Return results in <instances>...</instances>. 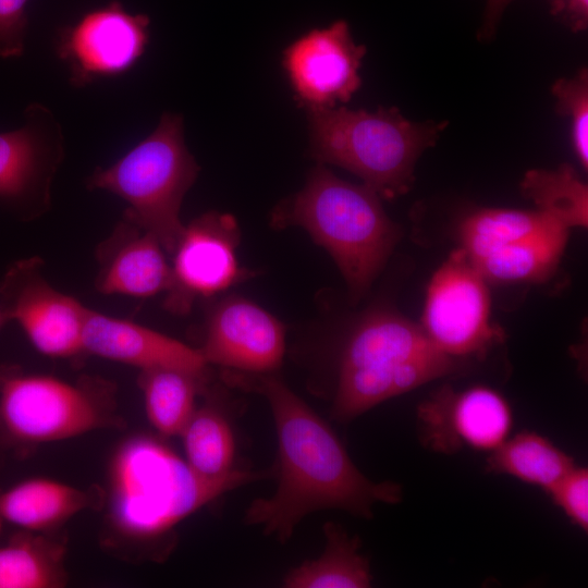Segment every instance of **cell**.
Returning a JSON list of instances; mask_svg holds the SVG:
<instances>
[{"mask_svg": "<svg viewBox=\"0 0 588 588\" xmlns=\"http://www.w3.org/2000/svg\"><path fill=\"white\" fill-rule=\"evenodd\" d=\"M255 390L268 401L278 438L277 488L248 505L244 523L286 542L307 515L342 510L363 518L376 503L396 504L402 487L375 482L354 464L331 429L298 395L272 373L256 375Z\"/></svg>", "mask_w": 588, "mask_h": 588, "instance_id": "6da1fadb", "label": "cell"}, {"mask_svg": "<svg viewBox=\"0 0 588 588\" xmlns=\"http://www.w3.org/2000/svg\"><path fill=\"white\" fill-rule=\"evenodd\" d=\"M34 256L14 261L0 282V307L32 345L51 358H74L84 352L83 333L89 308L56 289Z\"/></svg>", "mask_w": 588, "mask_h": 588, "instance_id": "9c48e42d", "label": "cell"}, {"mask_svg": "<svg viewBox=\"0 0 588 588\" xmlns=\"http://www.w3.org/2000/svg\"><path fill=\"white\" fill-rule=\"evenodd\" d=\"M238 232L234 218L216 211L204 213L187 225L171 255L172 283L164 306L186 314L197 297L226 290L242 275L235 248Z\"/></svg>", "mask_w": 588, "mask_h": 588, "instance_id": "4fadbf2b", "label": "cell"}, {"mask_svg": "<svg viewBox=\"0 0 588 588\" xmlns=\"http://www.w3.org/2000/svg\"><path fill=\"white\" fill-rule=\"evenodd\" d=\"M91 501V493L65 482L27 478L0 492V519L21 530L50 534Z\"/></svg>", "mask_w": 588, "mask_h": 588, "instance_id": "ac0fdd59", "label": "cell"}, {"mask_svg": "<svg viewBox=\"0 0 588 588\" xmlns=\"http://www.w3.org/2000/svg\"><path fill=\"white\" fill-rule=\"evenodd\" d=\"M471 365L437 347L420 323L390 309H375L355 326L342 348L331 415L350 421L391 397L463 373Z\"/></svg>", "mask_w": 588, "mask_h": 588, "instance_id": "3957f363", "label": "cell"}, {"mask_svg": "<svg viewBox=\"0 0 588 588\" xmlns=\"http://www.w3.org/2000/svg\"><path fill=\"white\" fill-rule=\"evenodd\" d=\"M160 242L123 218L96 248V290L103 295L151 297L168 292L171 265Z\"/></svg>", "mask_w": 588, "mask_h": 588, "instance_id": "e0dca14e", "label": "cell"}, {"mask_svg": "<svg viewBox=\"0 0 588 588\" xmlns=\"http://www.w3.org/2000/svg\"><path fill=\"white\" fill-rule=\"evenodd\" d=\"M569 522L588 531V470L575 465L548 492Z\"/></svg>", "mask_w": 588, "mask_h": 588, "instance_id": "83f0119b", "label": "cell"}, {"mask_svg": "<svg viewBox=\"0 0 588 588\" xmlns=\"http://www.w3.org/2000/svg\"><path fill=\"white\" fill-rule=\"evenodd\" d=\"M556 111L571 119V139L583 168L588 167V73L581 69L572 78H560L552 86Z\"/></svg>", "mask_w": 588, "mask_h": 588, "instance_id": "4316f807", "label": "cell"}, {"mask_svg": "<svg viewBox=\"0 0 588 588\" xmlns=\"http://www.w3.org/2000/svg\"><path fill=\"white\" fill-rule=\"evenodd\" d=\"M417 421L421 442L434 452L450 454L464 446L492 452L510 437L513 412L490 387L455 391L445 385L418 406Z\"/></svg>", "mask_w": 588, "mask_h": 588, "instance_id": "7c38bea8", "label": "cell"}, {"mask_svg": "<svg viewBox=\"0 0 588 588\" xmlns=\"http://www.w3.org/2000/svg\"><path fill=\"white\" fill-rule=\"evenodd\" d=\"M511 1L513 0H487L483 22L479 32L481 40L488 41L494 36L501 16Z\"/></svg>", "mask_w": 588, "mask_h": 588, "instance_id": "4dcf8cb0", "label": "cell"}, {"mask_svg": "<svg viewBox=\"0 0 588 588\" xmlns=\"http://www.w3.org/2000/svg\"><path fill=\"white\" fill-rule=\"evenodd\" d=\"M10 322L9 318L7 317L5 313L0 307V330L5 327Z\"/></svg>", "mask_w": 588, "mask_h": 588, "instance_id": "1f68e13d", "label": "cell"}, {"mask_svg": "<svg viewBox=\"0 0 588 588\" xmlns=\"http://www.w3.org/2000/svg\"><path fill=\"white\" fill-rule=\"evenodd\" d=\"M488 281L460 247L431 277L420 326L445 354L473 363L504 340L501 328L490 321Z\"/></svg>", "mask_w": 588, "mask_h": 588, "instance_id": "ba28073f", "label": "cell"}, {"mask_svg": "<svg viewBox=\"0 0 588 588\" xmlns=\"http://www.w3.org/2000/svg\"><path fill=\"white\" fill-rule=\"evenodd\" d=\"M198 173L184 142L182 115L164 112L146 138L108 168H96L86 186L123 199L127 207L122 217L172 254L185 226L180 218L182 201Z\"/></svg>", "mask_w": 588, "mask_h": 588, "instance_id": "8992f818", "label": "cell"}, {"mask_svg": "<svg viewBox=\"0 0 588 588\" xmlns=\"http://www.w3.org/2000/svg\"><path fill=\"white\" fill-rule=\"evenodd\" d=\"M233 469L207 478L160 439L133 434L112 451L106 476L105 522L109 543L145 548L223 493L265 477Z\"/></svg>", "mask_w": 588, "mask_h": 588, "instance_id": "7a4b0ae2", "label": "cell"}, {"mask_svg": "<svg viewBox=\"0 0 588 588\" xmlns=\"http://www.w3.org/2000/svg\"><path fill=\"white\" fill-rule=\"evenodd\" d=\"M569 229L559 224L511 241L478 258L469 259L489 282L548 281L558 270Z\"/></svg>", "mask_w": 588, "mask_h": 588, "instance_id": "d6986e66", "label": "cell"}, {"mask_svg": "<svg viewBox=\"0 0 588 588\" xmlns=\"http://www.w3.org/2000/svg\"><path fill=\"white\" fill-rule=\"evenodd\" d=\"M2 520L0 519V527H1Z\"/></svg>", "mask_w": 588, "mask_h": 588, "instance_id": "d6a6232c", "label": "cell"}, {"mask_svg": "<svg viewBox=\"0 0 588 588\" xmlns=\"http://www.w3.org/2000/svg\"><path fill=\"white\" fill-rule=\"evenodd\" d=\"M185 461L198 475L218 478L231 473L235 440L230 421L218 407L205 404L195 408L179 434Z\"/></svg>", "mask_w": 588, "mask_h": 588, "instance_id": "d4e9b609", "label": "cell"}, {"mask_svg": "<svg viewBox=\"0 0 588 588\" xmlns=\"http://www.w3.org/2000/svg\"><path fill=\"white\" fill-rule=\"evenodd\" d=\"M308 119L313 157L352 172L384 199L411 189L418 158L448 125L409 121L396 108H310Z\"/></svg>", "mask_w": 588, "mask_h": 588, "instance_id": "5b68a950", "label": "cell"}, {"mask_svg": "<svg viewBox=\"0 0 588 588\" xmlns=\"http://www.w3.org/2000/svg\"><path fill=\"white\" fill-rule=\"evenodd\" d=\"M326 547L314 560L290 569L283 578L286 588H367L372 575L368 560L359 552L360 540L334 522L323 525Z\"/></svg>", "mask_w": 588, "mask_h": 588, "instance_id": "ffe728a7", "label": "cell"}, {"mask_svg": "<svg viewBox=\"0 0 588 588\" xmlns=\"http://www.w3.org/2000/svg\"><path fill=\"white\" fill-rule=\"evenodd\" d=\"M559 224L562 223L538 209L480 208L462 219L458 234L461 247L469 259H475L511 241Z\"/></svg>", "mask_w": 588, "mask_h": 588, "instance_id": "cb8c5ba5", "label": "cell"}, {"mask_svg": "<svg viewBox=\"0 0 588 588\" xmlns=\"http://www.w3.org/2000/svg\"><path fill=\"white\" fill-rule=\"evenodd\" d=\"M64 159L62 127L39 102L24 111L23 126L0 133V205L22 221L51 207V185Z\"/></svg>", "mask_w": 588, "mask_h": 588, "instance_id": "30bf717a", "label": "cell"}, {"mask_svg": "<svg viewBox=\"0 0 588 588\" xmlns=\"http://www.w3.org/2000/svg\"><path fill=\"white\" fill-rule=\"evenodd\" d=\"M550 12L574 33L588 26V0H549Z\"/></svg>", "mask_w": 588, "mask_h": 588, "instance_id": "f546056e", "label": "cell"}, {"mask_svg": "<svg viewBox=\"0 0 588 588\" xmlns=\"http://www.w3.org/2000/svg\"><path fill=\"white\" fill-rule=\"evenodd\" d=\"M205 376L174 368L139 371L138 387L151 427L163 437L179 436L195 411Z\"/></svg>", "mask_w": 588, "mask_h": 588, "instance_id": "603a6c76", "label": "cell"}, {"mask_svg": "<svg viewBox=\"0 0 588 588\" xmlns=\"http://www.w3.org/2000/svg\"><path fill=\"white\" fill-rule=\"evenodd\" d=\"M149 23L146 14L130 13L111 1L62 28L56 51L68 65L70 84L82 88L131 70L149 42Z\"/></svg>", "mask_w": 588, "mask_h": 588, "instance_id": "8fae6325", "label": "cell"}, {"mask_svg": "<svg viewBox=\"0 0 588 588\" xmlns=\"http://www.w3.org/2000/svg\"><path fill=\"white\" fill-rule=\"evenodd\" d=\"M381 197L365 184L346 182L323 166L302 191L272 215L277 228L299 225L333 258L353 301L360 299L384 267L402 232Z\"/></svg>", "mask_w": 588, "mask_h": 588, "instance_id": "277c9868", "label": "cell"}, {"mask_svg": "<svg viewBox=\"0 0 588 588\" xmlns=\"http://www.w3.org/2000/svg\"><path fill=\"white\" fill-rule=\"evenodd\" d=\"M206 363L244 373H271L285 352L282 323L270 313L242 297H228L210 313L203 344Z\"/></svg>", "mask_w": 588, "mask_h": 588, "instance_id": "9a60e30c", "label": "cell"}, {"mask_svg": "<svg viewBox=\"0 0 588 588\" xmlns=\"http://www.w3.org/2000/svg\"><path fill=\"white\" fill-rule=\"evenodd\" d=\"M117 388L97 376L75 381L0 365V440L15 449L117 428Z\"/></svg>", "mask_w": 588, "mask_h": 588, "instance_id": "52a82bcc", "label": "cell"}, {"mask_svg": "<svg viewBox=\"0 0 588 588\" xmlns=\"http://www.w3.org/2000/svg\"><path fill=\"white\" fill-rule=\"evenodd\" d=\"M28 0H0V58H19L25 50Z\"/></svg>", "mask_w": 588, "mask_h": 588, "instance_id": "f1b7e54d", "label": "cell"}, {"mask_svg": "<svg viewBox=\"0 0 588 588\" xmlns=\"http://www.w3.org/2000/svg\"><path fill=\"white\" fill-rule=\"evenodd\" d=\"M572 456L547 437L529 430L509 437L490 452L486 471L507 475L546 493L574 466Z\"/></svg>", "mask_w": 588, "mask_h": 588, "instance_id": "7402d4cb", "label": "cell"}, {"mask_svg": "<svg viewBox=\"0 0 588 588\" xmlns=\"http://www.w3.org/2000/svg\"><path fill=\"white\" fill-rule=\"evenodd\" d=\"M366 47L356 45L348 24L339 20L311 29L283 53V66L297 99L310 108L347 102L362 85L358 69Z\"/></svg>", "mask_w": 588, "mask_h": 588, "instance_id": "5bb4252c", "label": "cell"}, {"mask_svg": "<svg viewBox=\"0 0 588 588\" xmlns=\"http://www.w3.org/2000/svg\"><path fill=\"white\" fill-rule=\"evenodd\" d=\"M85 354L142 370L174 368L205 376L208 364L200 351L159 331L88 310L84 327Z\"/></svg>", "mask_w": 588, "mask_h": 588, "instance_id": "2e32d148", "label": "cell"}, {"mask_svg": "<svg viewBox=\"0 0 588 588\" xmlns=\"http://www.w3.org/2000/svg\"><path fill=\"white\" fill-rule=\"evenodd\" d=\"M520 191L538 210L568 229L588 223V187L566 163L555 170L534 169L525 173Z\"/></svg>", "mask_w": 588, "mask_h": 588, "instance_id": "484cf974", "label": "cell"}, {"mask_svg": "<svg viewBox=\"0 0 588 588\" xmlns=\"http://www.w3.org/2000/svg\"><path fill=\"white\" fill-rule=\"evenodd\" d=\"M64 560V543L49 532L21 530L0 544V588L62 587Z\"/></svg>", "mask_w": 588, "mask_h": 588, "instance_id": "44dd1931", "label": "cell"}]
</instances>
